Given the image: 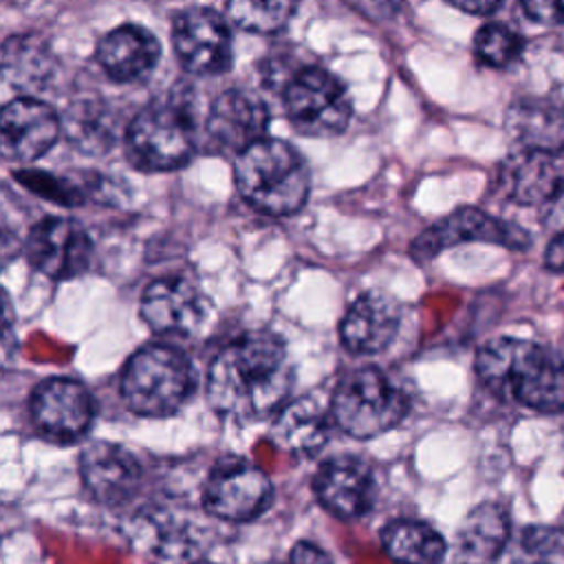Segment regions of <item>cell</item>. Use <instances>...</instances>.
I'll list each match as a JSON object with an SVG mask.
<instances>
[{"label": "cell", "instance_id": "obj_29", "mask_svg": "<svg viewBox=\"0 0 564 564\" xmlns=\"http://www.w3.org/2000/svg\"><path fill=\"white\" fill-rule=\"evenodd\" d=\"M524 11L544 24H564V0H522Z\"/></svg>", "mask_w": 564, "mask_h": 564}, {"label": "cell", "instance_id": "obj_22", "mask_svg": "<svg viewBox=\"0 0 564 564\" xmlns=\"http://www.w3.org/2000/svg\"><path fill=\"white\" fill-rule=\"evenodd\" d=\"M271 438L286 454L313 456L328 438V416L311 397L289 401L275 414Z\"/></svg>", "mask_w": 564, "mask_h": 564}, {"label": "cell", "instance_id": "obj_16", "mask_svg": "<svg viewBox=\"0 0 564 564\" xmlns=\"http://www.w3.org/2000/svg\"><path fill=\"white\" fill-rule=\"evenodd\" d=\"M498 185L520 205L546 203L564 189V156L555 150L520 148L500 165Z\"/></svg>", "mask_w": 564, "mask_h": 564}, {"label": "cell", "instance_id": "obj_30", "mask_svg": "<svg viewBox=\"0 0 564 564\" xmlns=\"http://www.w3.org/2000/svg\"><path fill=\"white\" fill-rule=\"evenodd\" d=\"M291 564H333L326 551L313 542H297L291 551Z\"/></svg>", "mask_w": 564, "mask_h": 564}, {"label": "cell", "instance_id": "obj_19", "mask_svg": "<svg viewBox=\"0 0 564 564\" xmlns=\"http://www.w3.org/2000/svg\"><path fill=\"white\" fill-rule=\"evenodd\" d=\"M401 311L390 295L366 291L348 306L341 317V344L355 355L379 352L394 339Z\"/></svg>", "mask_w": 564, "mask_h": 564}, {"label": "cell", "instance_id": "obj_8", "mask_svg": "<svg viewBox=\"0 0 564 564\" xmlns=\"http://www.w3.org/2000/svg\"><path fill=\"white\" fill-rule=\"evenodd\" d=\"M273 498V487L269 476L256 465L227 456L218 460L205 482L203 502L205 509L231 522H247L258 518Z\"/></svg>", "mask_w": 564, "mask_h": 564}, {"label": "cell", "instance_id": "obj_7", "mask_svg": "<svg viewBox=\"0 0 564 564\" xmlns=\"http://www.w3.org/2000/svg\"><path fill=\"white\" fill-rule=\"evenodd\" d=\"M284 110L295 132L328 139L346 130L352 101L335 75L324 68H304L286 82Z\"/></svg>", "mask_w": 564, "mask_h": 564}, {"label": "cell", "instance_id": "obj_10", "mask_svg": "<svg viewBox=\"0 0 564 564\" xmlns=\"http://www.w3.org/2000/svg\"><path fill=\"white\" fill-rule=\"evenodd\" d=\"M93 416L95 401L82 381L51 377L37 383L31 394V419L53 441H77L90 427Z\"/></svg>", "mask_w": 564, "mask_h": 564}, {"label": "cell", "instance_id": "obj_23", "mask_svg": "<svg viewBox=\"0 0 564 564\" xmlns=\"http://www.w3.org/2000/svg\"><path fill=\"white\" fill-rule=\"evenodd\" d=\"M507 130L520 148H564V110L546 99H520L507 110Z\"/></svg>", "mask_w": 564, "mask_h": 564}, {"label": "cell", "instance_id": "obj_31", "mask_svg": "<svg viewBox=\"0 0 564 564\" xmlns=\"http://www.w3.org/2000/svg\"><path fill=\"white\" fill-rule=\"evenodd\" d=\"M544 262H546V267H549L551 271H557V273L564 271V231H560V234L551 240V245L546 247V258H544Z\"/></svg>", "mask_w": 564, "mask_h": 564}, {"label": "cell", "instance_id": "obj_27", "mask_svg": "<svg viewBox=\"0 0 564 564\" xmlns=\"http://www.w3.org/2000/svg\"><path fill=\"white\" fill-rule=\"evenodd\" d=\"M297 0H227L234 24L251 33H275L293 15Z\"/></svg>", "mask_w": 564, "mask_h": 564}, {"label": "cell", "instance_id": "obj_25", "mask_svg": "<svg viewBox=\"0 0 564 564\" xmlns=\"http://www.w3.org/2000/svg\"><path fill=\"white\" fill-rule=\"evenodd\" d=\"M381 546L394 564H441L445 557L443 535L421 520H394L381 531Z\"/></svg>", "mask_w": 564, "mask_h": 564}, {"label": "cell", "instance_id": "obj_1", "mask_svg": "<svg viewBox=\"0 0 564 564\" xmlns=\"http://www.w3.org/2000/svg\"><path fill=\"white\" fill-rule=\"evenodd\" d=\"M293 386L284 341L269 330L231 339L209 366V405L231 421H258L278 412Z\"/></svg>", "mask_w": 564, "mask_h": 564}, {"label": "cell", "instance_id": "obj_15", "mask_svg": "<svg viewBox=\"0 0 564 564\" xmlns=\"http://www.w3.org/2000/svg\"><path fill=\"white\" fill-rule=\"evenodd\" d=\"M269 126V110L264 101L245 90L229 88L220 93L207 115V137L218 152H234L236 156L264 139Z\"/></svg>", "mask_w": 564, "mask_h": 564}, {"label": "cell", "instance_id": "obj_26", "mask_svg": "<svg viewBox=\"0 0 564 564\" xmlns=\"http://www.w3.org/2000/svg\"><path fill=\"white\" fill-rule=\"evenodd\" d=\"M2 75L20 90H42L55 75L51 51L35 35H13L2 46Z\"/></svg>", "mask_w": 564, "mask_h": 564}, {"label": "cell", "instance_id": "obj_2", "mask_svg": "<svg viewBox=\"0 0 564 564\" xmlns=\"http://www.w3.org/2000/svg\"><path fill=\"white\" fill-rule=\"evenodd\" d=\"M476 372L500 399L544 414L564 410V361L542 344L518 337L491 339L476 355Z\"/></svg>", "mask_w": 564, "mask_h": 564}, {"label": "cell", "instance_id": "obj_9", "mask_svg": "<svg viewBox=\"0 0 564 564\" xmlns=\"http://www.w3.org/2000/svg\"><path fill=\"white\" fill-rule=\"evenodd\" d=\"M172 44L181 64L196 75H220L234 59L225 18L207 7H189L174 18Z\"/></svg>", "mask_w": 564, "mask_h": 564}, {"label": "cell", "instance_id": "obj_11", "mask_svg": "<svg viewBox=\"0 0 564 564\" xmlns=\"http://www.w3.org/2000/svg\"><path fill=\"white\" fill-rule=\"evenodd\" d=\"M93 253L86 229L64 216H46L35 223L26 238L29 262L53 280H70L88 269Z\"/></svg>", "mask_w": 564, "mask_h": 564}, {"label": "cell", "instance_id": "obj_24", "mask_svg": "<svg viewBox=\"0 0 564 564\" xmlns=\"http://www.w3.org/2000/svg\"><path fill=\"white\" fill-rule=\"evenodd\" d=\"M117 117L101 99L73 101L62 119V130L68 141L86 154H101L117 141Z\"/></svg>", "mask_w": 564, "mask_h": 564}, {"label": "cell", "instance_id": "obj_21", "mask_svg": "<svg viewBox=\"0 0 564 564\" xmlns=\"http://www.w3.org/2000/svg\"><path fill=\"white\" fill-rule=\"evenodd\" d=\"M509 540V513L498 502L474 507L456 531V560L460 564H494Z\"/></svg>", "mask_w": 564, "mask_h": 564}, {"label": "cell", "instance_id": "obj_28", "mask_svg": "<svg viewBox=\"0 0 564 564\" xmlns=\"http://www.w3.org/2000/svg\"><path fill=\"white\" fill-rule=\"evenodd\" d=\"M474 51L482 64L505 68L520 57L522 37L500 22H489L476 31Z\"/></svg>", "mask_w": 564, "mask_h": 564}, {"label": "cell", "instance_id": "obj_12", "mask_svg": "<svg viewBox=\"0 0 564 564\" xmlns=\"http://www.w3.org/2000/svg\"><path fill=\"white\" fill-rule=\"evenodd\" d=\"M467 240H482V242H496L509 249H524L529 245V234L522 227L494 218L480 209L463 207L445 216L436 225L427 227L425 231H421L414 238L410 253L414 260L423 262L434 258L438 251Z\"/></svg>", "mask_w": 564, "mask_h": 564}, {"label": "cell", "instance_id": "obj_6", "mask_svg": "<svg viewBox=\"0 0 564 564\" xmlns=\"http://www.w3.org/2000/svg\"><path fill=\"white\" fill-rule=\"evenodd\" d=\"M408 412L405 390L379 368H357L335 388L330 414L339 430L355 438L379 436Z\"/></svg>", "mask_w": 564, "mask_h": 564}, {"label": "cell", "instance_id": "obj_5", "mask_svg": "<svg viewBox=\"0 0 564 564\" xmlns=\"http://www.w3.org/2000/svg\"><path fill=\"white\" fill-rule=\"evenodd\" d=\"M194 112L178 95L148 104L126 130L128 156L145 172H167L185 165L194 152Z\"/></svg>", "mask_w": 564, "mask_h": 564}, {"label": "cell", "instance_id": "obj_3", "mask_svg": "<svg viewBox=\"0 0 564 564\" xmlns=\"http://www.w3.org/2000/svg\"><path fill=\"white\" fill-rule=\"evenodd\" d=\"M234 178L240 196L269 216L300 212L311 187L302 154L293 145L267 137L236 156Z\"/></svg>", "mask_w": 564, "mask_h": 564}, {"label": "cell", "instance_id": "obj_20", "mask_svg": "<svg viewBox=\"0 0 564 564\" xmlns=\"http://www.w3.org/2000/svg\"><path fill=\"white\" fill-rule=\"evenodd\" d=\"M156 37L139 24H121L106 33L97 46V62L108 77L132 82L148 75L159 62Z\"/></svg>", "mask_w": 564, "mask_h": 564}, {"label": "cell", "instance_id": "obj_4", "mask_svg": "<svg viewBox=\"0 0 564 564\" xmlns=\"http://www.w3.org/2000/svg\"><path fill=\"white\" fill-rule=\"evenodd\" d=\"M194 390V368L185 352L167 344L139 348L121 372V397L141 416L174 414Z\"/></svg>", "mask_w": 564, "mask_h": 564}, {"label": "cell", "instance_id": "obj_14", "mask_svg": "<svg viewBox=\"0 0 564 564\" xmlns=\"http://www.w3.org/2000/svg\"><path fill=\"white\" fill-rule=\"evenodd\" d=\"M205 315L200 289L183 275L159 278L141 295V317L159 335H192Z\"/></svg>", "mask_w": 564, "mask_h": 564}, {"label": "cell", "instance_id": "obj_18", "mask_svg": "<svg viewBox=\"0 0 564 564\" xmlns=\"http://www.w3.org/2000/svg\"><path fill=\"white\" fill-rule=\"evenodd\" d=\"M313 489L319 505L341 520L366 516L375 502L372 471L355 456L326 460L313 480Z\"/></svg>", "mask_w": 564, "mask_h": 564}, {"label": "cell", "instance_id": "obj_32", "mask_svg": "<svg viewBox=\"0 0 564 564\" xmlns=\"http://www.w3.org/2000/svg\"><path fill=\"white\" fill-rule=\"evenodd\" d=\"M452 2L454 7L467 11V13H476V15H487V13H494L502 0H447Z\"/></svg>", "mask_w": 564, "mask_h": 564}, {"label": "cell", "instance_id": "obj_33", "mask_svg": "<svg viewBox=\"0 0 564 564\" xmlns=\"http://www.w3.org/2000/svg\"><path fill=\"white\" fill-rule=\"evenodd\" d=\"M196 564H212V562H196Z\"/></svg>", "mask_w": 564, "mask_h": 564}, {"label": "cell", "instance_id": "obj_13", "mask_svg": "<svg viewBox=\"0 0 564 564\" xmlns=\"http://www.w3.org/2000/svg\"><path fill=\"white\" fill-rule=\"evenodd\" d=\"M62 132V119L33 95L9 101L0 117L2 154L11 161H33L48 152Z\"/></svg>", "mask_w": 564, "mask_h": 564}, {"label": "cell", "instance_id": "obj_17", "mask_svg": "<svg viewBox=\"0 0 564 564\" xmlns=\"http://www.w3.org/2000/svg\"><path fill=\"white\" fill-rule=\"evenodd\" d=\"M79 474L90 496L108 507L130 500L141 485L137 456L110 441H95L82 452Z\"/></svg>", "mask_w": 564, "mask_h": 564}]
</instances>
